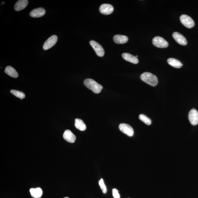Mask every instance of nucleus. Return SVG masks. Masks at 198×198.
Listing matches in <instances>:
<instances>
[{
	"label": "nucleus",
	"mask_w": 198,
	"mask_h": 198,
	"mask_svg": "<svg viewBox=\"0 0 198 198\" xmlns=\"http://www.w3.org/2000/svg\"><path fill=\"white\" fill-rule=\"evenodd\" d=\"M123 58L124 60L128 62H131L134 64H137L138 63V60L137 57L134 55H132L128 53H124L122 54Z\"/></svg>",
	"instance_id": "nucleus-14"
},
{
	"label": "nucleus",
	"mask_w": 198,
	"mask_h": 198,
	"mask_svg": "<svg viewBox=\"0 0 198 198\" xmlns=\"http://www.w3.org/2000/svg\"><path fill=\"white\" fill-rule=\"evenodd\" d=\"M58 41V37L56 35H54L47 40L43 45V49L48 50L51 48L56 44Z\"/></svg>",
	"instance_id": "nucleus-6"
},
{
	"label": "nucleus",
	"mask_w": 198,
	"mask_h": 198,
	"mask_svg": "<svg viewBox=\"0 0 198 198\" xmlns=\"http://www.w3.org/2000/svg\"><path fill=\"white\" fill-rule=\"evenodd\" d=\"M84 84L87 87L95 93H100L103 88L101 85L91 79H85L84 81Z\"/></svg>",
	"instance_id": "nucleus-1"
},
{
	"label": "nucleus",
	"mask_w": 198,
	"mask_h": 198,
	"mask_svg": "<svg viewBox=\"0 0 198 198\" xmlns=\"http://www.w3.org/2000/svg\"><path fill=\"white\" fill-rule=\"evenodd\" d=\"M173 39L177 43L183 46H185L187 44V41L186 38L181 34L178 32H175L173 34Z\"/></svg>",
	"instance_id": "nucleus-10"
},
{
	"label": "nucleus",
	"mask_w": 198,
	"mask_h": 198,
	"mask_svg": "<svg viewBox=\"0 0 198 198\" xmlns=\"http://www.w3.org/2000/svg\"><path fill=\"white\" fill-rule=\"evenodd\" d=\"M139 118L140 120L145 123L147 125H150L152 123L151 120L146 116L144 114H140L139 116Z\"/></svg>",
	"instance_id": "nucleus-21"
},
{
	"label": "nucleus",
	"mask_w": 198,
	"mask_h": 198,
	"mask_svg": "<svg viewBox=\"0 0 198 198\" xmlns=\"http://www.w3.org/2000/svg\"><path fill=\"white\" fill-rule=\"evenodd\" d=\"M64 139L70 143H74L76 139V137L70 130H66L63 135Z\"/></svg>",
	"instance_id": "nucleus-12"
},
{
	"label": "nucleus",
	"mask_w": 198,
	"mask_h": 198,
	"mask_svg": "<svg viewBox=\"0 0 198 198\" xmlns=\"http://www.w3.org/2000/svg\"><path fill=\"white\" fill-rule=\"evenodd\" d=\"M99 10L100 13L105 15H109L112 13L114 11L113 7L110 4H103L100 6Z\"/></svg>",
	"instance_id": "nucleus-9"
},
{
	"label": "nucleus",
	"mask_w": 198,
	"mask_h": 198,
	"mask_svg": "<svg viewBox=\"0 0 198 198\" xmlns=\"http://www.w3.org/2000/svg\"><path fill=\"white\" fill-rule=\"evenodd\" d=\"M10 93L15 95V97L20 98L21 100L25 98V95L23 92L17 91V90H12L11 91H10Z\"/></svg>",
	"instance_id": "nucleus-20"
},
{
	"label": "nucleus",
	"mask_w": 198,
	"mask_h": 198,
	"mask_svg": "<svg viewBox=\"0 0 198 198\" xmlns=\"http://www.w3.org/2000/svg\"><path fill=\"white\" fill-rule=\"evenodd\" d=\"M46 14V10L43 8H35L30 12V15L34 18H39L44 16Z\"/></svg>",
	"instance_id": "nucleus-11"
},
{
	"label": "nucleus",
	"mask_w": 198,
	"mask_h": 198,
	"mask_svg": "<svg viewBox=\"0 0 198 198\" xmlns=\"http://www.w3.org/2000/svg\"><path fill=\"white\" fill-rule=\"evenodd\" d=\"M31 195L34 198H40L42 195L43 191L40 187L36 188H31L29 190Z\"/></svg>",
	"instance_id": "nucleus-17"
},
{
	"label": "nucleus",
	"mask_w": 198,
	"mask_h": 198,
	"mask_svg": "<svg viewBox=\"0 0 198 198\" xmlns=\"http://www.w3.org/2000/svg\"><path fill=\"white\" fill-rule=\"evenodd\" d=\"M112 194L114 198H120V195L117 189L115 188L113 189Z\"/></svg>",
	"instance_id": "nucleus-23"
},
{
	"label": "nucleus",
	"mask_w": 198,
	"mask_h": 198,
	"mask_svg": "<svg viewBox=\"0 0 198 198\" xmlns=\"http://www.w3.org/2000/svg\"><path fill=\"white\" fill-rule=\"evenodd\" d=\"M98 183L103 193L104 194L106 193L107 191V187L106 186L105 184H104L103 179H101V180L99 181Z\"/></svg>",
	"instance_id": "nucleus-22"
},
{
	"label": "nucleus",
	"mask_w": 198,
	"mask_h": 198,
	"mask_svg": "<svg viewBox=\"0 0 198 198\" xmlns=\"http://www.w3.org/2000/svg\"><path fill=\"white\" fill-rule=\"evenodd\" d=\"M90 43L98 56L102 57L104 56L105 51L101 45L96 41L93 40L90 41Z\"/></svg>",
	"instance_id": "nucleus-5"
},
{
	"label": "nucleus",
	"mask_w": 198,
	"mask_h": 198,
	"mask_svg": "<svg viewBox=\"0 0 198 198\" xmlns=\"http://www.w3.org/2000/svg\"><path fill=\"white\" fill-rule=\"evenodd\" d=\"M180 20L181 23L187 28H192L194 25V21L188 15H182L180 16Z\"/></svg>",
	"instance_id": "nucleus-3"
},
{
	"label": "nucleus",
	"mask_w": 198,
	"mask_h": 198,
	"mask_svg": "<svg viewBox=\"0 0 198 198\" xmlns=\"http://www.w3.org/2000/svg\"><path fill=\"white\" fill-rule=\"evenodd\" d=\"M5 73L12 77L17 78L18 76V74L15 68L11 66H8L5 69Z\"/></svg>",
	"instance_id": "nucleus-16"
},
{
	"label": "nucleus",
	"mask_w": 198,
	"mask_h": 198,
	"mask_svg": "<svg viewBox=\"0 0 198 198\" xmlns=\"http://www.w3.org/2000/svg\"><path fill=\"white\" fill-rule=\"evenodd\" d=\"M140 79L144 82L153 86H155L158 83L157 77L154 74L148 72H144L140 76Z\"/></svg>",
	"instance_id": "nucleus-2"
},
{
	"label": "nucleus",
	"mask_w": 198,
	"mask_h": 198,
	"mask_svg": "<svg viewBox=\"0 0 198 198\" xmlns=\"http://www.w3.org/2000/svg\"><path fill=\"white\" fill-rule=\"evenodd\" d=\"M189 121L194 126L198 124V112L195 109H192L190 111L188 115Z\"/></svg>",
	"instance_id": "nucleus-8"
},
{
	"label": "nucleus",
	"mask_w": 198,
	"mask_h": 198,
	"mask_svg": "<svg viewBox=\"0 0 198 198\" xmlns=\"http://www.w3.org/2000/svg\"><path fill=\"white\" fill-rule=\"evenodd\" d=\"M113 39L114 42L118 44H124L127 42L128 40L127 36L120 35L114 36Z\"/></svg>",
	"instance_id": "nucleus-15"
},
{
	"label": "nucleus",
	"mask_w": 198,
	"mask_h": 198,
	"mask_svg": "<svg viewBox=\"0 0 198 198\" xmlns=\"http://www.w3.org/2000/svg\"><path fill=\"white\" fill-rule=\"evenodd\" d=\"M75 126L76 128L81 131H84L86 128V126L81 119H76L75 120Z\"/></svg>",
	"instance_id": "nucleus-19"
},
{
	"label": "nucleus",
	"mask_w": 198,
	"mask_h": 198,
	"mask_svg": "<svg viewBox=\"0 0 198 198\" xmlns=\"http://www.w3.org/2000/svg\"><path fill=\"white\" fill-rule=\"evenodd\" d=\"M152 43L156 47L160 48H167L168 46L167 41L164 39L160 36H156L152 40Z\"/></svg>",
	"instance_id": "nucleus-4"
},
{
	"label": "nucleus",
	"mask_w": 198,
	"mask_h": 198,
	"mask_svg": "<svg viewBox=\"0 0 198 198\" xmlns=\"http://www.w3.org/2000/svg\"><path fill=\"white\" fill-rule=\"evenodd\" d=\"M4 3H5L4 2H2V5L4 4Z\"/></svg>",
	"instance_id": "nucleus-24"
},
{
	"label": "nucleus",
	"mask_w": 198,
	"mask_h": 198,
	"mask_svg": "<svg viewBox=\"0 0 198 198\" xmlns=\"http://www.w3.org/2000/svg\"><path fill=\"white\" fill-rule=\"evenodd\" d=\"M135 57H137H137H138V55H136V56H135Z\"/></svg>",
	"instance_id": "nucleus-25"
},
{
	"label": "nucleus",
	"mask_w": 198,
	"mask_h": 198,
	"mask_svg": "<svg viewBox=\"0 0 198 198\" xmlns=\"http://www.w3.org/2000/svg\"><path fill=\"white\" fill-rule=\"evenodd\" d=\"M28 3L27 0H19L15 5V11H20L27 7Z\"/></svg>",
	"instance_id": "nucleus-13"
},
{
	"label": "nucleus",
	"mask_w": 198,
	"mask_h": 198,
	"mask_svg": "<svg viewBox=\"0 0 198 198\" xmlns=\"http://www.w3.org/2000/svg\"><path fill=\"white\" fill-rule=\"evenodd\" d=\"M119 128L121 132L129 137L133 136L134 133L133 128L129 124L121 123L119 125Z\"/></svg>",
	"instance_id": "nucleus-7"
},
{
	"label": "nucleus",
	"mask_w": 198,
	"mask_h": 198,
	"mask_svg": "<svg viewBox=\"0 0 198 198\" xmlns=\"http://www.w3.org/2000/svg\"><path fill=\"white\" fill-rule=\"evenodd\" d=\"M168 64L172 67L177 68H179L182 67V64L179 60L173 58H170L167 60Z\"/></svg>",
	"instance_id": "nucleus-18"
},
{
	"label": "nucleus",
	"mask_w": 198,
	"mask_h": 198,
	"mask_svg": "<svg viewBox=\"0 0 198 198\" xmlns=\"http://www.w3.org/2000/svg\"><path fill=\"white\" fill-rule=\"evenodd\" d=\"M64 198H68V197H65Z\"/></svg>",
	"instance_id": "nucleus-26"
}]
</instances>
